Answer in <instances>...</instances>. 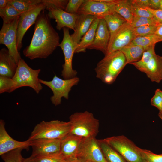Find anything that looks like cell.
I'll return each instance as SVG.
<instances>
[{
  "mask_svg": "<svg viewBox=\"0 0 162 162\" xmlns=\"http://www.w3.org/2000/svg\"><path fill=\"white\" fill-rule=\"evenodd\" d=\"M140 152L145 162H162V154H156L150 150L141 148Z\"/></svg>",
  "mask_w": 162,
  "mask_h": 162,
  "instance_id": "obj_36",
  "label": "cell"
},
{
  "mask_svg": "<svg viewBox=\"0 0 162 162\" xmlns=\"http://www.w3.org/2000/svg\"><path fill=\"white\" fill-rule=\"evenodd\" d=\"M126 65L125 57L121 51L105 55L95 68L96 77L105 83L112 84Z\"/></svg>",
  "mask_w": 162,
  "mask_h": 162,
  "instance_id": "obj_2",
  "label": "cell"
},
{
  "mask_svg": "<svg viewBox=\"0 0 162 162\" xmlns=\"http://www.w3.org/2000/svg\"><path fill=\"white\" fill-rule=\"evenodd\" d=\"M98 142L103 153L108 162H128L116 150L103 139Z\"/></svg>",
  "mask_w": 162,
  "mask_h": 162,
  "instance_id": "obj_24",
  "label": "cell"
},
{
  "mask_svg": "<svg viewBox=\"0 0 162 162\" xmlns=\"http://www.w3.org/2000/svg\"><path fill=\"white\" fill-rule=\"evenodd\" d=\"M70 133L83 138L96 137L99 131V122L92 113L86 111L76 112L69 117Z\"/></svg>",
  "mask_w": 162,
  "mask_h": 162,
  "instance_id": "obj_3",
  "label": "cell"
},
{
  "mask_svg": "<svg viewBox=\"0 0 162 162\" xmlns=\"http://www.w3.org/2000/svg\"><path fill=\"white\" fill-rule=\"evenodd\" d=\"M147 9L153 15L154 18L160 23H162V10L160 9H153L148 7Z\"/></svg>",
  "mask_w": 162,
  "mask_h": 162,
  "instance_id": "obj_41",
  "label": "cell"
},
{
  "mask_svg": "<svg viewBox=\"0 0 162 162\" xmlns=\"http://www.w3.org/2000/svg\"><path fill=\"white\" fill-rule=\"evenodd\" d=\"M39 81L52 90L53 95L50 98L51 101L54 105L57 106L61 104L62 97L68 99L69 93L72 87L78 84L80 79L76 76L70 79H62L55 75L51 81L40 79Z\"/></svg>",
  "mask_w": 162,
  "mask_h": 162,
  "instance_id": "obj_7",
  "label": "cell"
},
{
  "mask_svg": "<svg viewBox=\"0 0 162 162\" xmlns=\"http://www.w3.org/2000/svg\"><path fill=\"white\" fill-rule=\"evenodd\" d=\"M130 4L131 9L134 16H142L149 18H154L152 14L146 8L134 5L131 3Z\"/></svg>",
  "mask_w": 162,
  "mask_h": 162,
  "instance_id": "obj_39",
  "label": "cell"
},
{
  "mask_svg": "<svg viewBox=\"0 0 162 162\" xmlns=\"http://www.w3.org/2000/svg\"><path fill=\"white\" fill-rule=\"evenodd\" d=\"M22 14L14 7L8 4L4 9H0V16L2 19L3 22L13 20Z\"/></svg>",
  "mask_w": 162,
  "mask_h": 162,
  "instance_id": "obj_29",
  "label": "cell"
},
{
  "mask_svg": "<svg viewBox=\"0 0 162 162\" xmlns=\"http://www.w3.org/2000/svg\"><path fill=\"white\" fill-rule=\"evenodd\" d=\"M97 18L91 15H78L75 29L73 33L70 35L73 41L76 46L92 23Z\"/></svg>",
  "mask_w": 162,
  "mask_h": 162,
  "instance_id": "obj_20",
  "label": "cell"
},
{
  "mask_svg": "<svg viewBox=\"0 0 162 162\" xmlns=\"http://www.w3.org/2000/svg\"><path fill=\"white\" fill-rule=\"evenodd\" d=\"M76 158L82 162H108L96 137L83 138Z\"/></svg>",
  "mask_w": 162,
  "mask_h": 162,
  "instance_id": "obj_10",
  "label": "cell"
},
{
  "mask_svg": "<svg viewBox=\"0 0 162 162\" xmlns=\"http://www.w3.org/2000/svg\"><path fill=\"white\" fill-rule=\"evenodd\" d=\"M155 44L147 48L144 51L141 59L139 61L130 64L136 68L142 66L147 63L156 54L155 52Z\"/></svg>",
  "mask_w": 162,
  "mask_h": 162,
  "instance_id": "obj_33",
  "label": "cell"
},
{
  "mask_svg": "<svg viewBox=\"0 0 162 162\" xmlns=\"http://www.w3.org/2000/svg\"><path fill=\"white\" fill-rule=\"evenodd\" d=\"M160 94L162 98V91L159 89H158L156 90Z\"/></svg>",
  "mask_w": 162,
  "mask_h": 162,
  "instance_id": "obj_48",
  "label": "cell"
},
{
  "mask_svg": "<svg viewBox=\"0 0 162 162\" xmlns=\"http://www.w3.org/2000/svg\"><path fill=\"white\" fill-rule=\"evenodd\" d=\"M67 162H82L80 160H79L77 158L74 159H71L68 160Z\"/></svg>",
  "mask_w": 162,
  "mask_h": 162,
  "instance_id": "obj_47",
  "label": "cell"
},
{
  "mask_svg": "<svg viewBox=\"0 0 162 162\" xmlns=\"http://www.w3.org/2000/svg\"><path fill=\"white\" fill-rule=\"evenodd\" d=\"M157 26H143L133 28L135 37L154 34Z\"/></svg>",
  "mask_w": 162,
  "mask_h": 162,
  "instance_id": "obj_35",
  "label": "cell"
},
{
  "mask_svg": "<svg viewBox=\"0 0 162 162\" xmlns=\"http://www.w3.org/2000/svg\"><path fill=\"white\" fill-rule=\"evenodd\" d=\"M23 149L21 148L16 149L1 156L4 162H23L24 159L21 154Z\"/></svg>",
  "mask_w": 162,
  "mask_h": 162,
  "instance_id": "obj_30",
  "label": "cell"
},
{
  "mask_svg": "<svg viewBox=\"0 0 162 162\" xmlns=\"http://www.w3.org/2000/svg\"><path fill=\"white\" fill-rule=\"evenodd\" d=\"M70 129L69 121H42L35 126L28 140L46 139L61 140L70 133Z\"/></svg>",
  "mask_w": 162,
  "mask_h": 162,
  "instance_id": "obj_4",
  "label": "cell"
},
{
  "mask_svg": "<svg viewBox=\"0 0 162 162\" xmlns=\"http://www.w3.org/2000/svg\"><path fill=\"white\" fill-rule=\"evenodd\" d=\"M23 162H35L34 157L31 155L29 157L24 158Z\"/></svg>",
  "mask_w": 162,
  "mask_h": 162,
  "instance_id": "obj_46",
  "label": "cell"
},
{
  "mask_svg": "<svg viewBox=\"0 0 162 162\" xmlns=\"http://www.w3.org/2000/svg\"><path fill=\"white\" fill-rule=\"evenodd\" d=\"M154 34L159 36L162 41V23H160L157 26Z\"/></svg>",
  "mask_w": 162,
  "mask_h": 162,
  "instance_id": "obj_44",
  "label": "cell"
},
{
  "mask_svg": "<svg viewBox=\"0 0 162 162\" xmlns=\"http://www.w3.org/2000/svg\"><path fill=\"white\" fill-rule=\"evenodd\" d=\"M63 37L59 46L63 51L64 62L62 65L61 76L64 79H68L76 76L77 72L72 67V60L76 46L73 41L68 28H63Z\"/></svg>",
  "mask_w": 162,
  "mask_h": 162,
  "instance_id": "obj_9",
  "label": "cell"
},
{
  "mask_svg": "<svg viewBox=\"0 0 162 162\" xmlns=\"http://www.w3.org/2000/svg\"><path fill=\"white\" fill-rule=\"evenodd\" d=\"M114 12L119 14L127 22L131 24L133 18L130 0H119L115 4L114 7Z\"/></svg>",
  "mask_w": 162,
  "mask_h": 162,
  "instance_id": "obj_26",
  "label": "cell"
},
{
  "mask_svg": "<svg viewBox=\"0 0 162 162\" xmlns=\"http://www.w3.org/2000/svg\"><path fill=\"white\" fill-rule=\"evenodd\" d=\"M41 70H34L30 68L21 59L18 64L16 72L12 78L14 84L15 90L22 87L32 88L37 94L43 89L38 78Z\"/></svg>",
  "mask_w": 162,
  "mask_h": 162,
  "instance_id": "obj_5",
  "label": "cell"
},
{
  "mask_svg": "<svg viewBox=\"0 0 162 162\" xmlns=\"http://www.w3.org/2000/svg\"><path fill=\"white\" fill-rule=\"evenodd\" d=\"M110 34L104 19H100L94 39L88 49L100 50L105 55L110 40Z\"/></svg>",
  "mask_w": 162,
  "mask_h": 162,
  "instance_id": "obj_16",
  "label": "cell"
},
{
  "mask_svg": "<svg viewBox=\"0 0 162 162\" xmlns=\"http://www.w3.org/2000/svg\"><path fill=\"white\" fill-rule=\"evenodd\" d=\"M160 23L154 18L134 16L130 25L133 28H134L143 26H157Z\"/></svg>",
  "mask_w": 162,
  "mask_h": 162,
  "instance_id": "obj_31",
  "label": "cell"
},
{
  "mask_svg": "<svg viewBox=\"0 0 162 162\" xmlns=\"http://www.w3.org/2000/svg\"><path fill=\"white\" fill-rule=\"evenodd\" d=\"M135 37L133 28L126 22L110 38L106 55L120 51L129 45Z\"/></svg>",
  "mask_w": 162,
  "mask_h": 162,
  "instance_id": "obj_11",
  "label": "cell"
},
{
  "mask_svg": "<svg viewBox=\"0 0 162 162\" xmlns=\"http://www.w3.org/2000/svg\"><path fill=\"white\" fill-rule=\"evenodd\" d=\"M103 139L128 162H145L141 154V148L126 136L123 135L114 136Z\"/></svg>",
  "mask_w": 162,
  "mask_h": 162,
  "instance_id": "obj_6",
  "label": "cell"
},
{
  "mask_svg": "<svg viewBox=\"0 0 162 162\" xmlns=\"http://www.w3.org/2000/svg\"><path fill=\"white\" fill-rule=\"evenodd\" d=\"M161 0H149L150 8L153 9H159Z\"/></svg>",
  "mask_w": 162,
  "mask_h": 162,
  "instance_id": "obj_43",
  "label": "cell"
},
{
  "mask_svg": "<svg viewBox=\"0 0 162 162\" xmlns=\"http://www.w3.org/2000/svg\"><path fill=\"white\" fill-rule=\"evenodd\" d=\"M30 146V141H24L16 140L10 136L7 133L5 122L0 120V155L10 151L18 148L28 150Z\"/></svg>",
  "mask_w": 162,
  "mask_h": 162,
  "instance_id": "obj_15",
  "label": "cell"
},
{
  "mask_svg": "<svg viewBox=\"0 0 162 162\" xmlns=\"http://www.w3.org/2000/svg\"><path fill=\"white\" fill-rule=\"evenodd\" d=\"M104 19L110 31V37L127 22L124 18L115 12L106 16Z\"/></svg>",
  "mask_w": 162,
  "mask_h": 162,
  "instance_id": "obj_25",
  "label": "cell"
},
{
  "mask_svg": "<svg viewBox=\"0 0 162 162\" xmlns=\"http://www.w3.org/2000/svg\"><path fill=\"white\" fill-rule=\"evenodd\" d=\"M136 68L152 82L159 83L162 80V56L156 54L146 64Z\"/></svg>",
  "mask_w": 162,
  "mask_h": 162,
  "instance_id": "obj_18",
  "label": "cell"
},
{
  "mask_svg": "<svg viewBox=\"0 0 162 162\" xmlns=\"http://www.w3.org/2000/svg\"><path fill=\"white\" fill-rule=\"evenodd\" d=\"M8 3V0H0V9H3L7 6Z\"/></svg>",
  "mask_w": 162,
  "mask_h": 162,
  "instance_id": "obj_45",
  "label": "cell"
},
{
  "mask_svg": "<svg viewBox=\"0 0 162 162\" xmlns=\"http://www.w3.org/2000/svg\"><path fill=\"white\" fill-rule=\"evenodd\" d=\"M18 64L5 48L0 51V76L12 78L17 68Z\"/></svg>",
  "mask_w": 162,
  "mask_h": 162,
  "instance_id": "obj_21",
  "label": "cell"
},
{
  "mask_svg": "<svg viewBox=\"0 0 162 162\" xmlns=\"http://www.w3.org/2000/svg\"><path fill=\"white\" fill-rule=\"evenodd\" d=\"M158 115L162 120V111H159Z\"/></svg>",
  "mask_w": 162,
  "mask_h": 162,
  "instance_id": "obj_49",
  "label": "cell"
},
{
  "mask_svg": "<svg viewBox=\"0 0 162 162\" xmlns=\"http://www.w3.org/2000/svg\"><path fill=\"white\" fill-rule=\"evenodd\" d=\"M48 10L49 17L55 19L56 22L57 30H60L64 28H67L74 31L77 14H70L59 8L50 9Z\"/></svg>",
  "mask_w": 162,
  "mask_h": 162,
  "instance_id": "obj_17",
  "label": "cell"
},
{
  "mask_svg": "<svg viewBox=\"0 0 162 162\" xmlns=\"http://www.w3.org/2000/svg\"><path fill=\"white\" fill-rule=\"evenodd\" d=\"M15 90L12 78L0 76V93H11Z\"/></svg>",
  "mask_w": 162,
  "mask_h": 162,
  "instance_id": "obj_34",
  "label": "cell"
},
{
  "mask_svg": "<svg viewBox=\"0 0 162 162\" xmlns=\"http://www.w3.org/2000/svg\"><path fill=\"white\" fill-rule=\"evenodd\" d=\"M83 138L69 133L61 140L60 152L67 160L76 158Z\"/></svg>",
  "mask_w": 162,
  "mask_h": 162,
  "instance_id": "obj_19",
  "label": "cell"
},
{
  "mask_svg": "<svg viewBox=\"0 0 162 162\" xmlns=\"http://www.w3.org/2000/svg\"><path fill=\"white\" fill-rule=\"evenodd\" d=\"M68 0H43V3L45 4L46 9L48 10L52 8H59L65 10Z\"/></svg>",
  "mask_w": 162,
  "mask_h": 162,
  "instance_id": "obj_37",
  "label": "cell"
},
{
  "mask_svg": "<svg viewBox=\"0 0 162 162\" xmlns=\"http://www.w3.org/2000/svg\"><path fill=\"white\" fill-rule=\"evenodd\" d=\"M20 16L8 22H3L0 31V44L7 48L11 56L18 64L22 59L17 47V29Z\"/></svg>",
  "mask_w": 162,
  "mask_h": 162,
  "instance_id": "obj_8",
  "label": "cell"
},
{
  "mask_svg": "<svg viewBox=\"0 0 162 162\" xmlns=\"http://www.w3.org/2000/svg\"><path fill=\"white\" fill-rule=\"evenodd\" d=\"M59 35L52 25L50 18L43 10L35 21L31 41L23 54L31 60L46 58L59 46Z\"/></svg>",
  "mask_w": 162,
  "mask_h": 162,
  "instance_id": "obj_1",
  "label": "cell"
},
{
  "mask_svg": "<svg viewBox=\"0 0 162 162\" xmlns=\"http://www.w3.org/2000/svg\"><path fill=\"white\" fill-rule=\"evenodd\" d=\"M30 141L33 157L60 153V140L40 139Z\"/></svg>",
  "mask_w": 162,
  "mask_h": 162,
  "instance_id": "obj_14",
  "label": "cell"
},
{
  "mask_svg": "<svg viewBox=\"0 0 162 162\" xmlns=\"http://www.w3.org/2000/svg\"><path fill=\"white\" fill-rule=\"evenodd\" d=\"M162 41L160 38L154 34L149 35L135 37L130 44L142 46L145 50L149 47Z\"/></svg>",
  "mask_w": 162,
  "mask_h": 162,
  "instance_id": "obj_28",
  "label": "cell"
},
{
  "mask_svg": "<svg viewBox=\"0 0 162 162\" xmlns=\"http://www.w3.org/2000/svg\"><path fill=\"white\" fill-rule=\"evenodd\" d=\"M46 8L45 4L43 2L20 15L17 29V47L19 51L22 46V40L26 32L31 26L35 23L39 15Z\"/></svg>",
  "mask_w": 162,
  "mask_h": 162,
  "instance_id": "obj_12",
  "label": "cell"
},
{
  "mask_svg": "<svg viewBox=\"0 0 162 162\" xmlns=\"http://www.w3.org/2000/svg\"><path fill=\"white\" fill-rule=\"evenodd\" d=\"M100 19L97 18L92 23L89 29L82 38L76 46L75 53L85 52L92 44Z\"/></svg>",
  "mask_w": 162,
  "mask_h": 162,
  "instance_id": "obj_22",
  "label": "cell"
},
{
  "mask_svg": "<svg viewBox=\"0 0 162 162\" xmlns=\"http://www.w3.org/2000/svg\"><path fill=\"white\" fill-rule=\"evenodd\" d=\"M35 162H67L66 160L60 153L34 157Z\"/></svg>",
  "mask_w": 162,
  "mask_h": 162,
  "instance_id": "obj_32",
  "label": "cell"
},
{
  "mask_svg": "<svg viewBox=\"0 0 162 162\" xmlns=\"http://www.w3.org/2000/svg\"><path fill=\"white\" fill-rule=\"evenodd\" d=\"M43 2V0H8V4L11 5L22 13Z\"/></svg>",
  "mask_w": 162,
  "mask_h": 162,
  "instance_id": "obj_27",
  "label": "cell"
},
{
  "mask_svg": "<svg viewBox=\"0 0 162 162\" xmlns=\"http://www.w3.org/2000/svg\"><path fill=\"white\" fill-rule=\"evenodd\" d=\"M130 2L131 4L134 5L150 8L149 0H131Z\"/></svg>",
  "mask_w": 162,
  "mask_h": 162,
  "instance_id": "obj_42",
  "label": "cell"
},
{
  "mask_svg": "<svg viewBox=\"0 0 162 162\" xmlns=\"http://www.w3.org/2000/svg\"><path fill=\"white\" fill-rule=\"evenodd\" d=\"M116 3H106L99 0H86L77 14L91 15L99 19H104L106 16L114 12V5Z\"/></svg>",
  "mask_w": 162,
  "mask_h": 162,
  "instance_id": "obj_13",
  "label": "cell"
},
{
  "mask_svg": "<svg viewBox=\"0 0 162 162\" xmlns=\"http://www.w3.org/2000/svg\"><path fill=\"white\" fill-rule=\"evenodd\" d=\"M152 105L157 108L159 111H162V98L160 94L155 91V94L151 100Z\"/></svg>",
  "mask_w": 162,
  "mask_h": 162,
  "instance_id": "obj_40",
  "label": "cell"
},
{
  "mask_svg": "<svg viewBox=\"0 0 162 162\" xmlns=\"http://www.w3.org/2000/svg\"><path fill=\"white\" fill-rule=\"evenodd\" d=\"M145 50V49L142 46L130 44L120 51L125 57L127 64L139 61Z\"/></svg>",
  "mask_w": 162,
  "mask_h": 162,
  "instance_id": "obj_23",
  "label": "cell"
},
{
  "mask_svg": "<svg viewBox=\"0 0 162 162\" xmlns=\"http://www.w3.org/2000/svg\"><path fill=\"white\" fill-rule=\"evenodd\" d=\"M86 0H69L64 10L73 14H77L78 10Z\"/></svg>",
  "mask_w": 162,
  "mask_h": 162,
  "instance_id": "obj_38",
  "label": "cell"
},
{
  "mask_svg": "<svg viewBox=\"0 0 162 162\" xmlns=\"http://www.w3.org/2000/svg\"><path fill=\"white\" fill-rule=\"evenodd\" d=\"M159 9H160L162 10V0H161L160 4Z\"/></svg>",
  "mask_w": 162,
  "mask_h": 162,
  "instance_id": "obj_50",
  "label": "cell"
}]
</instances>
